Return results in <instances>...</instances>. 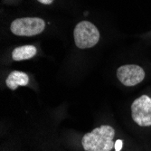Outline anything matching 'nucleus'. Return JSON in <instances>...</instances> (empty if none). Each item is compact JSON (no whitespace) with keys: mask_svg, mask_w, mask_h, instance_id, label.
<instances>
[{"mask_svg":"<svg viewBox=\"0 0 151 151\" xmlns=\"http://www.w3.org/2000/svg\"><path fill=\"white\" fill-rule=\"evenodd\" d=\"M37 52L36 47L35 45H23L17 47L12 52V59L16 62L24 61L33 58Z\"/></svg>","mask_w":151,"mask_h":151,"instance_id":"7","label":"nucleus"},{"mask_svg":"<svg viewBox=\"0 0 151 151\" xmlns=\"http://www.w3.org/2000/svg\"><path fill=\"white\" fill-rule=\"evenodd\" d=\"M114 136L115 130L112 127L102 125L85 134L81 145L85 151H111L115 146Z\"/></svg>","mask_w":151,"mask_h":151,"instance_id":"1","label":"nucleus"},{"mask_svg":"<svg viewBox=\"0 0 151 151\" xmlns=\"http://www.w3.org/2000/svg\"><path fill=\"white\" fill-rule=\"evenodd\" d=\"M145 71L137 64H126L118 68L117 78L123 85L132 87L140 82L145 78Z\"/></svg>","mask_w":151,"mask_h":151,"instance_id":"5","label":"nucleus"},{"mask_svg":"<svg viewBox=\"0 0 151 151\" xmlns=\"http://www.w3.org/2000/svg\"><path fill=\"white\" fill-rule=\"evenodd\" d=\"M45 22L39 17H23L14 20L10 25L11 32L18 36H34L42 33Z\"/></svg>","mask_w":151,"mask_h":151,"instance_id":"3","label":"nucleus"},{"mask_svg":"<svg viewBox=\"0 0 151 151\" xmlns=\"http://www.w3.org/2000/svg\"><path fill=\"white\" fill-rule=\"evenodd\" d=\"M131 117L140 127L151 126V97L142 95L131 104Z\"/></svg>","mask_w":151,"mask_h":151,"instance_id":"4","label":"nucleus"},{"mask_svg":"<svg viewBox=\"0 0 151 151\" xmlns=\"http://www.w3.org/2000/svg\"><path fill=\"white\" fill-rule=\"evenodd\" d=\"M37 1L44 4V5H50L53 2V0H37Z\"/></svg>","mask_w":151,"mask_h":151,"instance_id":"9","label":"nucleus"},{"mask_svg":"<svg viewBox=\"0 0 151 151\" xmlns=\"http://www.w3.org/2000/svg\"><path fill=\"white\" fill-rule=\"evenodd\" d=\"M75 45L80 49H88L95 46L100 40V32L92 23L81 21L76 24L74 31Z\"/></svg>","mask_w":151,"mask_h":151,"instance_id":"2","label":"nucleus"},{"mask_svg":"<svg viewBox=\"0 0 151 151\" xmlns=\"http://www.w3.org/2000/svg\"><path fill=\"white\" fill-rule=\"evenodd\" d=\"M29 83V76L27 73L20 71H13L9 73L6 80V86L12 90L15 91L18 86H26Z\"/></svg>","mask_w":151,"mask_h":151,"instance_id":"6","label":"nucleus"},{"mask_svg":"<svg viewBox=\"0 0 151 151\" xmlns=\"http://www.w3.org/2000/svg\"><path fill=\"white\" fill-rule=\"evenodd\" d=\"M114 147H116V151H119L120 148L122 147V140H120V139L117 140V142L115 143V146Z\"/></svg>","mask_w":151,"mask_h":151,"instance_id":"8","label":"nucleus"}]
</instances>
